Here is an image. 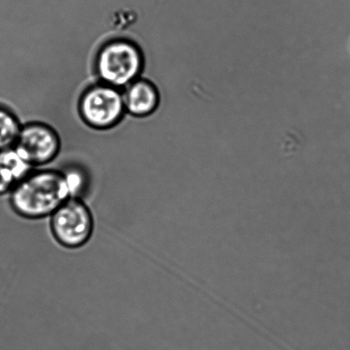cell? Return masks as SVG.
<instances>
[{
    "label": "cell",
    "instance_id": "1",
    "mask_svg": "<svg viewBox=\"0 0 350 350\" xmlns=\"http://www.w3.org/2000/svg\"><path fill=\"white\" fill-rule=\"evenodd\" d=\"M74 198L64 172L40 170L17 182L10 195L14 211L23 218L39 219L53 214Z\"/></svg>",
    "mask_w": 350,
    "mask_h": 350
},
{
    "label": "cell",
    "instance_id": "2",
    "mask_svg": "<svg viewBox=\"0 0 350 350\" xmlns=\"http://www.w3.org/2000/svg\"><path fill=\"white\" fill-rule=\"evenodd\" d=\"M144 64L143 53L138 44L118 38L107 41L99 48L95 57V71L102 83L123 90L140 78Z\"/></svg>",
    "mask_w": 350,
    "mask_h": 350
},
{
    "label": "cell",
    "instance_id": "3",
    "mask_svg": "<svg viewBox=\"0 0 350 350\" xmlns=\"http://www.w3.org/2000/svg\"><path fill=\"white\" fill-rule=\"evenodd\" d=\"M78 109L81 119L91 128H114L126 113L123 90L99 81L85 89L79 100Z\"/></svg>",
    "mask_w": 350,
    "mask_h": 350
},
{
    "label": "cell",
    "instance_id": "4",
    "mask_svg": "<svg viewBox=\"0 0 350 350\" xmlns=\"http://www.w3.org/2000/svg\"><path fill=\"white\" fill-rule=\"evenodd\" d=\"M50 218L51 232L55 240L64 248H81L87 245L94 234V215L81 199H68Z\"/></svg>",
    "mask_w": 350,
    "mask_h": 350
},
{
    "label": "cell",
    "instance_id": "5",
    "mask_svg": "<svg viewBox=\"0 0 350 350\" xmlns=\"http://www.w3.org/2000/svg\"><path fill=\"white\" fill-rule=\"evenodd\" d=\"M14 147L31 166H43L56 159L60 152L61 142L51 126L32 122L23 125Z\"/></svg>",
    "mask_w": 350,
    "mask_h": 350
},
{
    "label": "cell",
    "instance_id": "6",
    "mask_svg": "<svg viewBox=\"0 0 350 350\" xmlns=\"http://www.w3.org/2000/svg\"><path fill=\"white\" fill-rule=\"evenodd\" d=\"M126 112L135 118H146L159 108L160 94L156 85L139 78L123 89Z\"/></svg>",
    "mask_w": 350,
    "mask_h": 350
},
{
    "label": "cell",
    "instance_id": "7",
    "mask_svg": "<svg viewBox=\"0 0 350 350\" xmlns=\"http://www.w3.org/2000/svg\"><path fill=\"white\" fill-rule=\"evenodd\" d=\"M22 126L12 111L0 106V152L16 145Z\"/></svg>",
    "mask_w": 350,
    "mask_h": 350
},
{
    "label": "cell",
    "instance_id": "8",
    "mask_svg": "<svg viewBox=\"0 0 350 350\" xmlns=\"http://www.w3.org/2000/svg\"><path fill=\"white\" fill-rule=\"evenodd\" d=\"M0 166L9 170L15 176L17 182L22 180L32 172L33 167L21 156L14 146L0 152Z\"/></svg>",
    "mask_w": 350,
    "mask_h": 350
},
{
    "label": "cell",
    "instance_id": "9",
    "mask_svg": "<svg viewBox=\"0 0 350 350\" xmlns=\"http://www.w3.org/2000/svg\"><path fill=\"white\" fill-rule=\"evenodd\" d=\"M17 183L15 176L6 167L0 166V195L12 190Z\"/></svg>",
    "mask_w": 350,
    "mask_h": 350
},
{
    "label": "cell",
    "instance_id": "10",
    "mask_svg": "<svg viewBox=\"0 0 350 350\" xmlns=\"http://www.w3.org/2000/svg\"><path fill=\"white\" fill-rule=\"evenodd\" d=\"M64 174L65 176H66L68 184L70 185L72 195H73V197L75 198V194L77 193L79 190L81 188L82 185H83V178H82V174L75 170H70Z\"/></svg>",
    "mask_w": 350,
    "mask_h": 350
}]
</instances>
